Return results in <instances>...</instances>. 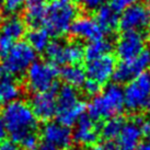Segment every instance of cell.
Segmentation results:
<instances>
[{
  "label": "cell",
  "instance_id": "6da1fadb",
  "mask_svg": "<svg viewBox=\"0 0 150 150\" xmlns=\"http://www.w3.org/2000/svg\"><path fill=\"white\" fill-rule=\"evenodd\" d=\"M4 125L13 142H20L22 138L38 128L36 117L26 102L12 101L2 110Z\"/></svg>",
  "mask_w": 150,
  "mask_h": 150
},
{
  "label": "cell",
  "instance_id": "7a4b0ae2",
  "mask_svg": "<svg viewBox=\"0 0 150 150\" xmlns=\"http://www.w3.org/2000/svg\"><path fill=\"white\" fill-rule=\"evenodd\" d=\"M125 108L124 92L117 83L108 84L98 94L92 96L88 104L89 116L94 121L110 120L120 116Z\"/></svg>",
  "mask_w": 150,
  "mask_h": 150
},
{
  "label": "cell",
  "instance_id": "3957f363",
  "mask_svg": "<svg viewBox=\"0 0 150 150\" xmlns=\"http://www.w3.org/2000/svg\"><path fill=\"white\" fill-rule=\"evenodd\" d=\"M78 9L68 1L53 0L46 7L43 24L53 36H62L69 32L72 22L76 20Z\"/></svg>",
  "mask_w": 150,
  "mask_h": 150
},
{
  "label": "cell",
  "instance_id": "277c9868",
  "mask_svg": "<svg viewBox=\"0 0 150 150\" xmlns=\"http://www.w3.org/2000/svg\"><path fill=\"white\" fill-rule=\"evenodd\" d=\"M86 111V105L79 99L76 88L65 84L59 88L56 94V114L57 122L64 126L76 125Z\"/></svg>",
  "mask_w": 150,
  "mask_h": 150
},
{
  "label": "cell",
  "instance_id": "5b68a950",
  "mask_svg": "<svg viewBox=\"0 0 150 150\" xmlns=\"http://www.w3.org/2000/svg\"><path fill=\"white\" fill-rule=\"evenodd\" d=\"M59 70L56 65L44 62H34L26 70V87L34 93L50 91L58 87L56 77Z\"/></svg>",
  "mask_w": 150,
  "mask_h": 150
},
{
  "label": "cell",
  "instance_id": "8992f818",
  "mask_svg": "<svg viewBox=\"0 0 150 150\" xmlns=\"http://www.w3.org/2000/svg\"><path fill=\"white\" fill-rule=\"evenodd\" d=\"M2 59V69L9 76H20L35 62L36 52L28 42H18Z\"/></svg>",
  "mask_w": 150,
  "mask_h": 150
},
{
  "label": "cell",
  "instance_id": "52a82bcc",
  "mask_svg": "<svg viewBox=\"0 0 150 150\" xmlns=\"http://www.w3.org/2000/svg\"><path fill=\"white\" fill-rule=\"evenodd\" d=\"M124 92L125 108L132 112H137L146 108L150 96V74L144 72L128 81Z\"/></svg>",
  "mask_w": 150,
  "mask_h": 150
},
{
  "label": "cell",
  "instance_id": "ba28073f",
  "mask_svg": "<svg viewBox=\"0 0 150 150\" xmlns=\"http://www.w3.org/2000/svg\"><path fill=\"white\" fill-rule=\"evenodd\" d=\"M148 69H150V48H144L134 58L122 60L116 65L113 78L118 83H124L147 72Z\"/></svg>",
  "mask_w": 150,
  "mask_h": 150
},
{
  "label": "cell",
  "instance_id": "9c48e42d",
  "mask_svg": "<svg viewBox=\"0 0 150 150\" xmlns=\"http://www.w3.org/2000/svg\"><path fill=\"white\" fill-rule=\"evenodd\" d=\"M116 68V60L111 54L100 56L98 58L87 60L86 75L88 79L93 80L99 84L108 83L113 78Z\"/></svg>",
  "mask_w": 150,
  "mask_h": 150
},
{
  "label": "cell",
  "instance_id": "30bf717a",
  "mask_svg": "<svg viewBox=\"0 0 150 150\" xmlns=\"http://www.w3.org/2000/svg\"><path fill=\"white\" fill-rule=\"evenodd\" d=\"M149 22L150 10L146 6L136 4L122 12L118 26L123 30V32H139L148 26Z\"/></svg>",
  "mask_w": 150,
  "mask_h": 150
},
{
  "label": "cell",
  "instance_id": "8fae6325",
  "mask_svg": "<svg viewBox=\"0 0 150 150\" xmlns=\"http://www.w3.org/2000/svg\"><path fill=\"white\" fill-rule=\"evenodd\" d=\"M59 88L50 91L35 93L31 99V108L36 118L41 121H50L56 114V94Z\"/></svg>",
  "mask_w": 150,
  "mask_h": 150
},
{
  "label": "cell",
  "instance_id": "7c38bea8",
  "mask_svg": "<svg viewBox=\"0 0 150 150\" xmlns=\"http://www.w3.org/2000/svg\"><path fill=\"white\" fill-rule=\"evenodd\" d=\"M42 137L44 142L55 146L58 150L69 149L74 142L69 127L59 124L58 122L46 123L42 128Z\"/></svg>",
  "mask_w": 150,
  "mask_h": 150
},
{
  "label": "cell",
  "instance_id": "4fadbf2b",
  "mask_svg": "<svg viewBox=\"0 0 150 150\" xmlns=\"http://www.w3.org/2000/svg\"><path fill=\"white\" fill-rule=\"evenodd\" d=\"M145 48V38L140 32H123L115 44L116 55L122 60L137 56Z\"/></svg>",
  "mask_w": 150,
  "mask_h": 150
},
{
  "label": "cell",
  "instance_id": "5bb4252c",
  "mask_svg": "<svg viewBox=\"0 0 150 150\" xmlns=\"http://www.w3.org/2000/svg\"><path fill=\"white\" fill-rule=\"evenodd\" d=\"M69 32L74 38L88 42L100 40L103 38L104 34V31L101 29L96 19L87 16L76 18V20L71 24Z\"/></svg>",
  "mask_w": 150,
  "mask_h": 150
},
{
  "label": "cell",
  "instance_id": "9a60e30c",
  "mask_svg": "<svg viewBox=\"0 0 150 150\" xmlns=\"http://www.w3.org/2000/svg\"><path fill=\"white\" fill-rule=\"evenodd\" d=\"M142 132L136 120L124 123L118 136L113 144V150H136L140 145Z\"/></svg>",
  "mask_w": 150,
  "mask_h": 150
},
{
  "label": "cell",
  "instance_id": "2e32d148",
  "mask_svg": "<svg viewBox=\"0 0 150 150\" xmlns=\"http://www.w3.org/2000/svg\"><path fill=\"white\" fill-rule=\"evenodd\" d=\"M99 135H100V128L96 121L92 120L90 116L82 115L76 123V128L72 134V138L77 144L89 147L98 142Z\"/></svg>",
  "mask_w": 150,
  "mask_h": 150
},
{
  "label": "cell",
  "instance_id": "e0dca14e",
  "mask_svg": "<svg viewBox=\"0 0 150 150\" xmlns=\"http://www.w3.org/2000/svg\"><path fill=\"white\" fill-rule=\"evenodd\" d=\"M45 0H25L24 2V19L25 23L32 28H40L44 22L46 12Z\"/></svg>",
  "mask_w": 150,
  "mask_h": 150
},
{
  "label": "cell",
  "instance_id": "ac0fdd59",
  "mask_svg": "<svg viewBox=\"0 0 150 150\" xmlns=\"http://www.w3.org/2000/svg\"><path fill=\"white\" fill-rule=\"evenodd\" d=\"M25 22L19 17H9L0 22V35L18 41L25 34Z\"/></svg>",
  "mask_w": 150,
  "mask_h": 150
},
{
  "label": "cell",
  "instance_id": "d6986e66",
  "mask_svg": "<svg viewBox=\"0 0 150 150\" xmlns=\"http://www.w3.org/2000/svg\"><path fill=\"white\" fill-rule=\"evenodd\" d=\"M21 96V88L12 76H4L0 79V106L4 103H10L18 100Z\"/></svg>",
  "mask_w": 150,
  "mask_h": 150
},
{
  "label": "cell",
  "instance_id": "ffe728a7",
  "mask_svg": "<svg viewBox=\"0 0 150 150\" xmlns=\"http://www.w3.org/2000/svg\"><path fill=\"white\" fill-rule=\"evenodd\" d=\"M62 79L72 88H80L87 80L86 70L78 65H67L59 71Z\"/></svg>",
  "mask_w": 150,
  "mask_h": 150
},
{
  "label": "cell",
  "instance_id": "44dd1931",
  "mask_svg": "<svg viewBox=\"0 0 150 150\" xmlns=\"http://www.w3.org/2000/svg\"><path fill=\"white\" fill-rule=\"evenodd\" d=\"M96 20L104 32H113L118 26L120 17L110 6H102L98 9Z\"/></svg>",
  "mask_w": 150,
  "mask_h": 150
},
{
  "label": "cell",
  "instance_id": "7402d4cb",
  "mask_svg": "<svg viewBox=\"0 0 150 150\" xmlns=\"http://www.w3.org/2000/svg\"><path fill=\"white\" fill-rule=\"evenodd\" d=\"M28 43L35 52H44L50 42V34L45 28H34L28 33Z\"/></svg>",
  "mask_w": 150,
  "mask_h": 150
},
{
  "label": "cell",
  "instance_id": "603a6c76",
  "mask_svg": "<svg viewBox=\"0 0 150 150\" xmlns=\"http://www.w3.org/2000/svg\"><path fill=\"white\" fill-rule=\"evenodd\" d=\"M112 50V43L108 40L100 38L93 42H89L84 48V58L87 60L98 58L100 56L110 54V50Z\"/></svg>",
  "mask_w": 150,
  "mask_h": 150
},
{
  "label": "cell",
  "instance_id": "cb8c5ba5",
  "mask_svg": "<svg viewBox=\"0 0 150 150\" xmlns=\"http://www.w3.org/2000/svg\"><path fill=\"white\" fill-rule=\"evenodd\" d=\"M84 57L83 47L77 42H69L64 46V63L78 65Z\"/></svg>",
  "mask_w": 150,
  "mask_h": 150
},
{
  "label": "cell",
  "instance_id": "d4e9b609",
  "mask_svg": "<svg viewBox=\"0 0 150 150\" xmlns=\"http://www.w3.org/2000/svg\"><path fill=\"white\" fill-rule=\"evenodd\" d=\"M124 120L120 116L113 117L110 120H106L105 123L102 125L100 129V134L103 136L104 139H106L108 142L113 140L118 136V134L121 132L122 127L124 125Z\"/></svg>",
  "mask_w": 150,
  "mask_h": 150
},
{
  "label": "cell",
  "instance_id": "484cf974",
  "mask_svg": "<svg viewBox=\"0 0 150 150\" xmlns=\"http://www.w3.org/2000/svg\"><path fill=\"white\" fill-rule=\"evenodd\" d=\"M64 44L60 41H52L47 45L45 52V55L50 64L54 65H64Z\"/></svg>",
  "mask_w": 150,
  "mask_h": 150
},
{
  "label": "cell",
  "instance_id": "4316f807",
  "mask_svg": "<svg viewBox=\"0 0 150 150\" xmlns=\"http://www.w3.org/2000/svg\"><path fill=\"white\" fill-rule=\"evenodd\" d=\"M21 147L24 150H35L36 147L38 146V135L32 132V133H29L26 136L22 138V140L19 142Z\"/></svg>",
  "mask_w": 150,
  "mask_h": 150
},
{
  "label": "cell",
  "instance_id": "83f0119b",
  "mask_svg": "<svg viewBox=\"0 0 150 150\" xmlns=\"http://www.w3.org/2000/svg\"><path fill=\"white\" fill-rule=\"evenodd\" d=\"M139 0H111L110 7L116 13H121L125 11L126 9L129 8L130 6L136 4Z\"/></svg>",
  "mask_w": 150,
  "mask_h": 150
},
{
  "label": "cell",
  "instance_id": "f1b7e54d",
  "mask_svg": "<svg viewBox=\"0 0 150 150\" xmlns=\"http://www.w3.org/2000/svg\"><path fill=\"white\" fill-rule=\"evenodd\" d=\"M25 0H4V6L8 13H14L24 6Z\"/></svg>",
  "mask_w": 150,
  "mask_h": 150
},
{
  "label": "cell",
  "instance_id": "f546056e",
  "mask_svg": "<svg viewBox=\"0 0 150 150\" xmlns=\"http://www.w3.org/2000/svg\"><path fill=\"white\" fill-rule=\"evenodd\" d=\"M82 87H83L84 92L87 93L88 96H94L96 94H98V93L101 91V84H99L98 82L93 81V80H90V79L86 80V82L83 83Z\"/></svg>",
  "mask_w": 150,
  "mask_h": 150
},
{
  "label": "cell",
  "instance_id": "4dcf8cb0",
  "mask_svg": "<svg viewBox=\"0 0 150 150\" xmlns=\"http://www.w3.org/2000/svg\"><path fill=\"white\" fill-rule=\"evenodd\" d=\"M13 44H14V42L12 40L6 38L4 35H0V57L1 58L6 57V55L9 53V50L12 48Z\"/></svg>",
  "mask_w": 150,
  "mask_h": 150
},
{
  "label": "cell",
  "instance_id": "1f68e13d",
  "mask_svg": "<svg viewBox=\"0 0 150 150\" xmlns=\"http://www.w3.org/2000/svg\"><path fill=\"white\" fill-rule=\"evenodd\" d=\"M80 2L88 10H98L104 6L106 0H80Z\"/></svg>",
  "mask_w": 150,
  "mask_h": 150
},
{
  "label": "cell",
  "instance_id": "d6a6232c",
  "mask_svg": "<svg viewBox=\"0 0 150 150\" xmlns=\"http://www.w3.org/2000/svg\"><path fill=\"white\" fill-rule=\"evenodd\" d=\"M136 122L138 123V125L140 127L142 132V135H146V136H150V121L149 120H146L144 117L138 116L135 118Z\"/></svg>",
  "mask_w": 150,
  "mask_h": 150
},
{
  "label": "cell",
  "instance_id": "836d02e7",
  "mask_svg": "<svg viewBox=\"0 0 150 150\" xmlns=\"http://www.w3.org/2000/svg\"><path fill=\"white\" fill-rule=\"evenodd\" d=\"M88 150H113V144H111L110 142H96L89 146Z\"/></svg>",
  "mask_w": 150,
  "mask_h": 150
},
{
  "label": "cell",
  "instance_id": "e575fe53",
  "mask_svg": "<svg viewBox=\"0 0 150 150\" xmlns=\"http://www.w3.org/2000/svg\"><path fill=\"white\" fill-rule=\"evenodd\" d=\"M0 150H20V148L12 140H4L0 142Z\"/></svg>",
  "mask_w": 150,
  "mask_h": 150
},
{
  "label": "cell",
  "instance_id": "d590c367",
  "mask_svg": "<svg viewBox=\"0 0 150 150\" xmlns=\"http://www.w3.org/2000/svg\"><path fill=\"white\" fill-rule=\"evenodd\" d=\"M7 135H8V132H7V128H6V125H4V118L0 115V142L6 140Z\"/></svg>",
  "mask_w": 150,
  "mask_h": 150
},
{
  "label": "cell",
  "instance_id": "8d00e7d4",
  "mask_svg": "<svg viewBox=\"0 0 150 150\" xmlns=\"http://www.w3.org/2000/svg\"><path fill=\"white\" fill-rule=\"evenodd\" d=\"M35 150H58V149L55 146H53V145L48 144V142H43L42 144H38V146L36 147Z\"/></svg>",
  "mask_w": 150,
  "mask_h": 150
},
{
  "label": "cell",
  "instance_id": "74e56055",
  "mask_svg": "<svg viewBox=\"0 0 150 150\" xmlns=\"http://www.w3.org/2000/svg\"><path fill=\"white\" fill-rule=\"evenodd\" d=\"M136 150H150V136H148L147 140L144 142H140V145L137 147Z\"/></svg>",
  "mask_w": 150,
  "mask_h": 150
},
{
  "label": "cell",
  "instance_id": "f35d334b",
  "mask_svg": "<svg viewBox=\"0 0 150 150\" xmlns=\"http://www.w3.org/2000/svg\"><path fill=\"white\" fill-rule=\"evenodd\" d=\"M146 108H148V111H149V112H150V96H149V99H148V101H147Z\"/></svg>",
  "mask_w": 150,
  "mask_h": 150
},
{
  "label": "cell",
  "instance_id": "ab89813d",
  "mask_svg": "<svg viewBox=\"0 0 150 150\" xmlns=\"http://www.w3.org/2000/svg\"><path fill=\"white\" fill-rule=\"evenodd\" d=\"M146 1V7L150 10V0H145Z\"/></svg>",
  "mask_w": 150,
  "mask_h": 150
},
{
  "label": "cell",
  "instance_id": "60d3db41",
  "mask_svg": "<svg viewBox=\"0 0 150 150\" xmlns=\"http://www.w3.org/2000/svg\"><path fill=\"white\" fill-rule=\"evenodd\" d=\"M148 35H149V38H150V22H149V24H148Z\"/></svg>",
  "mask_w": 150,
  "mask_h": 150
},
{
  "label": "cell",
  "instance_id": "b9f144b4",
  "mask_svg": "<svg viewBox=\"0 0 150 150\" xmlns=\"http://www.w3.org/2000/svg\"><path fill=\"white\" fill-rule=\"evenodd\" d=\"M2 4H4V0H0V9L2 7Z\"/></svg>",
  "mask_w": 150,
  "mask_h": 150
},
{
  "label": "cell",
  "instance_id": "7bdbcfd3",
  "mask_svg": "<svg viewBox=\"0 0 150 150\" xmlns=\"http://www.w3.org/2000/svg\"><path fill=\"white\" fill-rule=\"evenodd\" d=\"M1 76H2V69H1V67H0V79H1Z\"/></svg>",
  "mask_w": 150,
  "mask_h": 150
},
{
  "label": "cell",
  "instance_id": "ee69618b",
  "mask_svg": "<svg viewBox=\"0 0 150 150\" xmlns=\"http://www.w3.org/2000/svg\"><path fill=\"white\" fill-rule=\"evenodd\" d=\"M63 1H68V2H70L71 0H63Z\"/></svg>",
  "mask_w": 150,
  "mask_h": 150
}]
</instances>
